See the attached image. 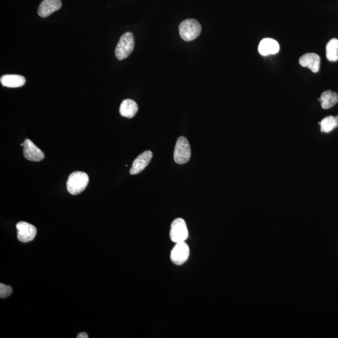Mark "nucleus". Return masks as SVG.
<instances>
[{"label": "nucleus", "instance_id": "nucleus-4", "mask_svg": "<svg viewBox=\"0 0 338 338\" xmlns=\"http://www.w3.org/2000/svg\"><path fill=\"white\" fill-rule=\"evenodd\" d=\"M191 149L187 138L180 137L178 138L175 147L174 161L177 164L182 165L187 163L190 159Z\"/></svg>", "mask_w": 338, "mask_h": 338}, {"label": "nucleus", "instance_id": "nucleus-6", "mask_svg": "<svg viewBox=\"0 0 338 338\" xmlns=\"http://www.w3.org/2000/svg\"><path fill=\"white\" fill-rule=\"evenodd\" d=\"M190 249L185 242L176 243L170 253V260L177 266L182 265L188 260Z\"/></svg>", "mask_w": 338, "mask_h": 338}, {"label": "nucleus", "instance_id": "nucleus-11", "mask_svg": "<svg viewBox=\"0 0 338 338\" xmlns=\"http://www.w3.org/2000/svg\"><path fill=\"white\" fill-rule=\"evenodd\" d=\"M300 65L303 67H307L312 72L317 73L320 69L321 59L316 54L309 53L304 55L299 60Z\"/></svg>", "mask_w": 338, "mask_h": 338}, {"label": "nucleus", "instance_id": "nucleus-10", "mask_svg": "<svg viewBox=\"0 0 338 338\" xmlns=\"http://www.w3.org/2000/svg\"><path fill=\"white\" fill-rule=\"evenodd\" d=\"M61 0H43L39 6L38 14L40 17L46 18L61 9Z\"/></svg>", "mask_w": 338, "mask_h": 338}, {"label": "nucleus", "instance_id": "nucleus-2", "mask_svg": "<svg viewBox=\"0 0 338 338\" xmlns=\"http://www.w3.org/2000/svg\"><path fill=\"white\" fill-rule=\"evenodd\" d=\"M201 31L200 23L195 19L185 20L179 25L180 37L185 41L195 40L200 35Z\"/></svg>", "mask_w": 338, "mask_h": 338}, {"label": "nucleus", "instance_id": "nucleus-16", "mask_svg": "<svg viewBox=\"0 0 338 338\" xmlns=\"http://www.w3.org/2000/svg\"><path fill=\"white\" fill-rule=\"evenodd\" d=\"M327 59L329 62H335L338 60V40L332 39L327 43L326 49Z\"/></svg>", "mask_w": 338, "mask_h": 338}, {"label": "nucleus", "instance_id": "nucleus-14", "mask_svg": "<svg viewBox=\"0 0 338 338\" xmlns=\"http://www.w3.org/2000/svg\"><path fill=\"white\" fill-rule=\"evenodd\" d=\"M138 111L137 103L131 99H125L120 107V114L122 117L131 119L135 116Z\"/></svg>", "mask_w": 338, "mask_h": 338}, {"label": "nucleus", "instance_id": "nucleus-12", "mask_svg": "<svg viewBox=\"0 0 338 338\" xmlns=\"http://www.w3.org/2000/svg\"><path fill=\"white\" fill-rule=\"evenodd\" d=\"M280 46L276 40L272 38H264L259 44V53L263 56L278 53Z\"/></svg>", "mask_w": 338, "mask_h": 338}, {"label": "nucleus", "instance_id": "nucleus-15", "mask_svg": "<svg viewBox=\"0 0 338 338\" xmlns=\"http://www.w3.org/2000/svg\"><path fill=\"white\" fill-rule=\"evenodd\" d=\"M319 101L321 102L322 108L329 109L337 103L338 93L333 92L331 90L325 91L321 94Z\"/></svg>", "mask_w": 338, "mask_h": 338}, {"label": "nucleus", "instance_id": "nucleus-5", "mask_svg": "<svg viewBox=\"0 0 338 338\" xmlns=\"http://www.w3.org/2000/svg\"><path fill=\"white\" fill-rule=\"evenodd\" d=\"M188 237V231L185 221L182 218L175 219L170 226V237L172 242H185Z\"/></svg>", "mask_w": 338, "mask_h": 338}, {"label": "nucleus", "instance_id": "nucleus-18", "mask_svg": "<svg viewBox=\"0 0 338 338\" xmlns=\"http://www.w3.org/2000/svg\"><path fill=\"white\" fill-rule=\"evenodd\" d=\"M13 289L12 287L7 285L3 283L0 284V297L2 299L9 297L12 294Z\"/></svg>", "mask_w": 338, "mask_h": 338}, {"label": "nucleus", "instance_id": "nucleus-9", "mask_svg": "<svg viewBox=\"0 0 338 338\" xmlns=\"http://www.w3.org/2000/svg\"><path fill=\"white\" fill-rule=\"evenodd\" d=\"M153 156V154L150 151H146L141 154L133 161L132 166L130 170V174L131 175H136L143 171L150 163Z\"/></svg>", "mask_w": 338, "mask_h": 338}, {"label": "nucleus", "instance_id": "nucleus-3", "mask_svg": "<svg viewBox=\"0 0 338 338\" xmlns=\"http://www.w3.org/2000/svg\"><path fill=\"white\" fill-rule=\"evenodd\" d=\"M134 36L131 32L124 34L120 38L115 49V56L118 60L126 59L132 53L134 49Z\"/></svg>", "mask_w": 338, "mask_h": 338}, {"label": "nucleus", "instance_id": "nucleus-13", "mask_svg": "<svg viewBox=\"0 0 338 338\" xmlns=\"http://www.w3.org/2000/svg\"><path fill=\"white\" fill-rule=\"evenodd\" d=\"M3 86L9 88L21 87L25 84L24 77L19 75H5L0 78Z\"/></svg>", "mask_w": 338, "mask_h": 338}, {"label": "nucleus", "instance_id": "nucleus-17", "mask_svg": "<svg viewBox=\"0 0 338 338\" xmlns=\"http://www.w3.org/2000/svg\"><path fill=\"white\" fill-rule=\"evenodd\" d=\"M321 126V132L329 133L338 126V116H328L325 117L319 123Z\"/></svg>", "mask_w": 338, "mask_h": 338}, {"label": "nucleus", "instance_id": "nucleus-19", "mask_svg": "<svg viewBox=\"0 0 338 338\" xmlns=\"http://www.w3.org/2000/svg\"><path fill=\"white\" fill-rule=\"evenodd\" d=\"M77 338H88V334L86 332H81L77 335Z\"/></svg>", "mask_w": 338, "mask_h": 338}, {"label": "nucleus", "instance_id": "nucleus-1", "mask_svg": "<svg viewBox=\"0 0 338 338\" xmlns=\"http://www.w3.org/2000/svg\"><path fill=\"white\" fill-rule=\"evenodd\" d=\"M89 182L88 175L83 172L72 173L67 182L68 191L72 195H78L84 191Z\"/></svg>", "mask_w": 338, "mask_h": 338}, {"label": "nucleus", "instance_id": "nucleus-8", "mask_svg": "<svg viewBox=\"0 0 338 338\" xmlns=\"http://www.w3.org/2000/svg\"><path fill=\"white\" fill-rule=\"evenodd\" d=\"M23 147V155L28 161L40 162L44 159V155L43 152L28 138L25 140Z\"/></svg>", "mask_w": 338, "mask_h": 338}, {"label": "nucleus", "instance_id": "nucleus-7", "mask_svg": "<svg viewBox=\"0 0 338 338\" xmlns=\"http://www.w3.org/2000/svg\"><path fill=\"white\" fill-rule=\"evenodd\" d=\"M18 239L22 243H28L35 239L37 232L34 225L26 222H20L17 224Z\"/></svg>", "mask_w": 338, "mask_h": 338}]
</instances>
